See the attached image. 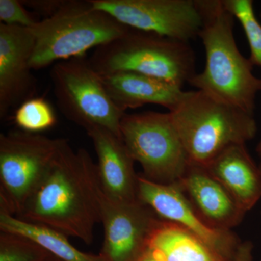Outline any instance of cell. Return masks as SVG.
Listing matches in <instances>:
<instances>
[{
  "mask_svg": "<svg viewBox=\"0 0 261 261\" xmlns=\"http://www.w3.org/2000/svg\"><path fill=\"white\" fill-rule=\"evenodd\" d=\"M13 121L20 130L29 133L49 129L57 123L54 110L44 97H33L15 109Z\"/></svg>",
  "mask_w": 261,
  "mask_h": 261,
  "instance_id": "d6986e66",
  "label": "cell"
},
{
  "mask_svg": "<svg viewBox=\"0 0 261 261\" xmlns=\"http://www.w3.org/2000/svg\"><path fill=\"white\" fill-rule=\"evenodd\" d=\"M204 167L245 212L261 198V171L245 145L230 146Z\"/></svg>",
  "mask_w": 261,
  "mask_h": 261,
  "instance_id": "9a60e30c",
  "label": "cell"
},
{
  "mask_svg": "<svg viewBox=\"0 0 261 261\" xmlns=\"http://www.w3.org/2000/svg\"><path fill=\"white\" fill-rule=\"evenodd\" d=\"M86 132L97 153L98 176L103 193L119 202L138 200V174L134 167L135 161L122 139L111 130L99 127Z\"/></svg>",
  "mask_w": 261,
  "mask_h": 261,
  "instance_id": "5bb4252c",
  "label": "cell"
},
{
  "mask_svg": "<svg viewBox=\"0 0 261 261\" xmlns=\"http://www.w3.org/2000/svg\"><path fill=\"white\" fill-rule=\"evenodd\" d=\"M101 77L113 102L125 113L147 104L161 106L171 111L185 93L181 88L166 81L132 72Z\"/></svg>",
  "mask_w": 261,
  "mask_h": 261,
  "instance_id": "2e32d148",
  "label": "cell"
},
{
  "mask_svg": "<svg viewBox=\"0 0 261 261\" xmlns=\"http://www.w3.org/2000/svg\"><path fill=\"white\" fill-rule=\"evenodd\" d=\"M97 166L85 149L75 151L64 139L42 181L18 219L42 225L87 245L100 223Z\"/></svg>",
  "mask_w": 261,
  "mask_h": 261,
  "instance_id": "6da1fadb",
  "label": "cell"
},
{
  "mask_svg": "<svg viewBox=\"0 0 261 261\" xmlns=\"http://www.w3.org/2000/svg\"><path fill=\"white\" fill-rule=\"evenodd\" d=\"M104 240L99 255L104 261H139L163 219L140 200L119 202L99 194Z\"/></svg>",
  "mask_w": 261,
  "mask_h": 261,
  "instance_id": "30bf717a",
  "label": "cell"
},
{
  "mask_svg": "<svg viewBox=\"0 0 261 261\" xmlns=\"http://www.w3.org/2000/svg\"><path fill=\"white\" fill-rule=\"evenodd\" d=\"M49 255L44 247L23 235L0 233V261H46Z\"/></svg>",
  "mask_w": 261,
  "mask_h": 261,
  "instance_id": "44dd1931",
  "label": "cell"
},
{
  "mask_svg": "<svg viewBox=\"0 0 261 261\" xmlns=\"http://www.w3.org/2000/svg\"><path fill=\"white\" fill-rule=\"evenodd\" d=\"M0 231L18 233L31 239L63 261H104L99 254L81 251L63 233L42 225L27 222L3 210H0Z\"/></svg>",
  "mask_w": 261,
  "mask_h": 261,
  "instance_id": "ac0fdd59",
  "label": "cell"
},
{
  "mask_svg": "<svg viewBox=\"0 0 261 261\" xmlns=\"http://www.w3.org/2000/svg\"><path fill=\"white\" fill-rule=\"evenodd\" d=\"M256 152L257 155H258L259 159H260V164H259V168H260L261 171V140L259 143L257 144L256 147Z\"/></svg>",
  "mask_w": 261,
  "mask_h": 261,
  "instance_id": "484cf974",
  "label": "cell"
},
{
  "mask_svg": "<svg viewBox=\"0 0 261 261\" xmlns=\"http://www.w3.org/2000/svg\"><path fill=\"white\" fill-rule=\"evenodd\" d=\"M202 27L198 37L205 53V68L189 84L211 97L254 116L261 79L254 65L239 50L233 37L234 18L222 0H198Z\"/></svg>",
  "mask_w": 261,
  "mask_h": 261,
  "instance_id": "7a4b0ae2",
  "label": "cell"
},
{
  "mask_svg": "<svg viewBox=\"0 0 261 261\" xmlns=\"http://www.w3.org/2000/svg\"><path fill=\"white\" fill-rule=\"evenodd\" d=\"M46 261H63L61 260V259L58 258V257H56V256H54V255H49V256L48 257V258Z\"/></svg>",
  "mask_w": 261,
  "mask_h": 261,
  "instance_id": "4316f807",
  "label": "cell"
},
{
  "mask_svg": "<svg viewBox=\"0 0 261 261\" xmlns=\"http://www.w3.org/2000/svg\"><path fill=\"white\" fill-rule=\"evenodd\" d=\"M35 46L32 28L0 23V118L34 97L37 80L31 58Z\"/></svg>",
  "mask_w": 261,
  "mask_h": 261,
  "instance_id": "7c38bea8",
  "label": "cell"
},
{
  "mask_svg": "<svg viewBox=\"0 0 261 261\" xmlns=\"http://www.w3.org/2000/svg\"><path fill=\"white\" fill-rule=\"evenodd\" d=\"M168 113L190 162L202 166L230 146L245 145L257 133L254 116L200 90L185 92Z\"/></svg>",
  "mask_w": 261,
  "mask_h": 261,
  "instance_id": "3957f363",
  "label": "cell"
},
{
  "mask_svg": "<svg viewBox=\"0 0 261 261\" xmlns=\"http://www.w3.org/2000/svg\"><path fill=\"white\" fill-rule=\"evenodd\" d=\"M39 21L25 9L21 0H0V23L33 28Z\"/></svg>",
  "mask_w": 261,
  "mask_h": 261,
  "instance_id": "7402d4cb",
  "label": "cell"
},
{
  "mask_svg": "<svg viewBox=\"0 0 261 261\" xmlns=\"http://www.w3.org/2000/svg\"><path fill=\"white\" fill-rule=\"evenodd\" d=\"M224 8L241 23L250 49L252 64L261 68V25L254 12L252 0H222Z\"/></svg>",
  "mask_w": 261,
  "mask_h": 261,
  "instance_id": "ffe728a7",
  "label": "cell"
},
{
  "mask_svg": "<svg viewBox=\"0 0 261 261\" xmlns=\"http://www.w3.org/2000/svg\"><path fill=\"white\" fill-rule=\"evenodd\" d=\"M253 244L250 241L241 242L231 261H253Z\"/></svg>",
  "mask_w": 261,
  "mask_h": 261,
  "instance_id": "cb8c5ba5",
  "label": "cell"
},
{
  "mask_svg": "<svg viewBox=\"0 0 261 261\" xmlns=\"http://www.w3.org/2000/svg\"><path fill=\"white\" fill-rule=\"evenodd\" d=\"M139 261H164L159 256L157 252H154L153 250L151 248L147 249L145 253L142 255L140 260Z\"/></svg>",
  "mask_w": 261,
  "mask_h": 261,
  "instance_id": "d4e9b609",
  "label": "cell"
},
{
  "mask_svg": "<svg viewBox=\"0 0 261 261\" xmlns=\"http://www.w3.org/2000/svg\"><path fill=\"white\" fill-rule=\"evenodd\" d=\"M149 247L164 261H226L193 233L165 220L154 231Z\"/></svg>",
  "mask_w": 261,
  "mask_h": 261,
  "instance_id": "e0dca14e",
  "label": "cell"
},
{
  "mask_svg": "<svg viewBox=\"0 0 261 261\" xmlns=\"http://www.w3.org/2000/svg\"><path fill=\"white\" fill-rule=\"evenodd\" d=\"M89 62L100 75L132 72L181 89L197 73L190 43L130 28L122 37L96 48Z\"/></svg>",
  "mask_w": 261,
  "mask_h": 261,
  "instance_id": "277c9868",
  "label": "cell"
},
{
  "mask_svg": "<svg viewBox=\"0 0 261 261\" xmlns=\"http://www.w3.org/2000/svg\"><path fill=\"white\" fill-rule=\"evenodd\" d=\"M50 79L57 105L67 119L85 130L99 127L121 138L126 113L113 102L102 77L84 56L55 63Z\"/></svg>",
  "mask_w": 261,
  "mask_h": 261,
  "instance_id": "8992f818",
  "label": "cell"
},
{
  "mask_svg": "<svg viewBox=\"0 0 261 261\" xmlns=\"http://www.w3.org/2000/svg\"><path fill=\"white\" fill-rule=\"evenodd\" d=\"M120 130L123 143L142 166L145 178L171 185L183 177L190 160L169 113H126Z\"/></svg>",
  "mask_w": 261,
  "mask_h": 261,
  "instance_id": "52a82bcc",
  "label": "cell"
},
{
  "mask_svg": "<svg viewBox=\"0 0 261 261\" xmlns=\"http://www.w3.org/2000/svg\"><path fill=\"white\" fill-rule=\"evenodd\" d=\"M67 0H21L25 8H29L39 14L44 15L45 18L56 14Z\"/></svg>",
  "mask_w": 261,
  "mask_h": 261,
  "instance_id": "603a6c76",
  "label": "cell"
},
{
  "mask_svg": "<svg viewBox=\"0 0 261 261\" xmlns=\"http://www.w3.org/2000/svg\"><path fill=\"white\" fill-rule=\"evenodd\" d=\"M128 28L181 42L198 37L202 15L198 0H89Z\"/></svg>",
  "mask_w": 261,
  "mask_h": 261,
  "instance_id": "9c48e42d",
  "label": "cell"
},
{
  "mask_svg": "<svg viewBox=\"0 0 261 261\" xmlns=\"http://www.w3.org/2000/svg\"><path fill=\"white\" fill-rule=\"evenodd\" d=\"M63 140L22 130L0 135V210L21 214Z\"/></svg>",
  "mask_w": 261,
  "mask_h": 261,
  "instance_id": "ba28073f",
  "label": "cell"
},
{
  "mask_svg": "<svg viewBox=\"0 0 261 261\" xmlns=\"http://www.w3.org/2000/svg\"><path fill=\"white\" fill-rule=\"evenodd\" d=\"M260 17H261V13H260Z\"/></svg>",
  "mask_w": 261,
  "mask_h": 261,
  "instance_id": "83f0119b",
  "label": "cell"
},
{
  "mask_svg": "<svg viewBox=\"0 0 261 261\" xmlns=\"http://www.w3.org/2000/svg\"><path fill=\"white\" fill-rule=\"evenodd\" d=\"M32 29L35 36L32 70L83 57L89 49L112 42L130 29L94 8L89 0H67L56 14L39 20Z\"/></svg>",
  "mask_w": 261,
  "mask_h": 261,
  "instance_id": "5b68a950",
  "label": "cell"
},
{
  "mask_svg": "<svg viewBox=\"0 0 261 261\" xmlns=\"http://www.w3.org/2000/svg\"><path fill=\"white\" fill-rule=\"evenodd\" d=\"M137 198L161 219L186 228L225 260H232L241 242L231 231L211 227L201 219L177 184L156 183L138 174Z\"/></svg>",
  "mask_w": 261,
  "mask_h": 261,
  "instance_id": "8fae6325",
  "label": "cell"
},
{
  "mask_svg": "<svg viewBox=\"0 0 261 261\" xmlns=\"http://www.w3.org/2000/svg\"><path fill=\"white\" fill-rule=\"evenodd\" d=\"M176 184L201 219L211 227L230 231L242 222L246 214L204 166L190 162Z\"/></svg>",
  "mask_w": 261,
  "mask_h": 261,
  "instance_id": "4fadbf2b",
  "label": "cell"
}]
</instances>
